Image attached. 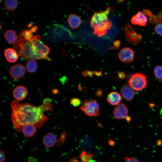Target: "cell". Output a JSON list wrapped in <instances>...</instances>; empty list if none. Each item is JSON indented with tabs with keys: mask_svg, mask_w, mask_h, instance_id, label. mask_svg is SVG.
<instances>
[{
	"mask_svg": "<svg viewBox=\"0 0 162 162\" xmlns=\"http://www.w3.org/2000/svg\"><path fill=\"white\" fill-rule=\"evenodd\" d=\"M51 103L50 99L46 98L42 105L37 106L28 103H20L16 100L12 101L10 104L11 118L14 128L21 132L22 127L26 124H32L36 128L42 127L48 119L45 112L52 110Z\"/></svg>",
	"mask_w": 162,
	"mask_h": 162,
	"instance_id": "obj_1",
	"label": "cell"
},
{
	"mask_svg": "<svg viewBox=\"0 0 162 162\" xmlns=\"http://www.w3.org/2000/svg\"><path fill=\"white\" fill-rule=\"evenodd\" d=\"M112 10L110 7L98 12H95L91 17L90 23L94 29L93 34L99 37L106 34L112 26V22L109 20L108 16Z\"/></svg>",
	"mask_w": 162,
	"mask_h": 162,
	"instance_id": "obj_2",
	"label": "cell"
},
{
	"mask_svg": "<svg viewBox=\"0 0 162 162\" xmlns=\"http://www.w3.org/2000/svg\"><path fill=\"white\" fill-rule=\"evenodd\" d=\"M13 48L20 57L28 60L39 59L34 52L30 42L24 38L16 41L13 44Z\"/></svg>",
	"mask_w": 162,
	"mask_h": 162,
	"instance_id": "obj_3",
	"label": "cell"
},
{
	"mask_svg": "<svg viewBox=\"0 0 162 162\" xmlns=\"http://www.w3.org/2000/svg\"><path fill=\"white\" fill-rule=\"evenodd\" d=\"M30 42L34 52L39 59H44L50 61L51 60L50 58L48 56L50 52V48L43 43L40 35H34Z\"/></svg>",
	"mask_w": 162,
	"mask_h": 162,
	"instance_id": "obj_4",
	"label": "cell"
},
{
	"mask_svg": "<svg viewBox=\"0 0 162 162\" xmlns=\"http://www.w3.org/2000/svg\"><path fill=\"white\" fill-rule=\"evenodd\" d=\"M128 83L134 91L138 92L146 88L148 84L146 75L139 73H135L132 75Z\"/></svg>",
	"mask_w": 162,
	"mask_h": 162,
	"instance_id": "obj_5",
	"label": "cell"
},
{
	"mask_svg": "<svg viewBox=\"0 0 162 162\" xmlns=\"http://www.w3.org/2000/svg\"><path fill=\"white\" fill-rule=\"evenodd\" d=\"M80 108L86 115L89 116H97L99 113L100 107L95 100L85 101Z\"/></svg>",
	"mask_w": 162,
	"mask_h": 162,
	"instance_id": "obj_6",
	"label": "cell"
},
{
	"mask_svg": "<svg viewBox=\"0 0 162 162\" xmlns=\"http://www.w3.org/2000/svg\"><path fill=\"white\" fill-rule=\"evenodd\" d=\"M126 39L128 42L134 45L139 43L142 40V36L137 34L130 25L128 24L124 27Z\"/></svg>",
	"mask_w": 162,
	"mask_h": 162,
	"instance_id": "obj_7",
	"label": "cell"
},
{
	"mask_svg": "<svg viewBox=\"0 0 162 162\" xmlns=\"http://www.w3.org/2000/svg\"><path fill=\"white\" fill-rule=\"evenodd\" d=\"M135 56V53L130 48L126 47L121 49L118 54V57L122 62L128 63L133 61Z\"/></svg>",
	"mask_w": 162,
	"mask_h": 162,
	"instance_id": "obj_8",
	"label": "cell"
},
{
	"mask_svg": "<svg viewBox=\"0 0 162 162\" xmlns=\"http://www.w3.org/2000/svg\"><path fill=\"white\" fill-rule=\"evenodd\" d=\"M26 69L25 66L21 64H18L12 66L9 70L11 76L14 79L22 78L25 74Z\"/></svg>",
	"mask_w": 162,
	"mask_h": 162,
	"instance_id": "obj_9",
	"label": "cell"
},
{
	"mask_svg": "<svg viewBox=\"0 0 162 162\" xmlns=\"http://www.w3.org/2000/svg\"><path fill=\"white\" fill-rule=\"evenodd\" d=\"M128 110L124 104L120 103L117 105L113 110V114L117 119H122L128 117Z\"/></svg>",
	"mask_w": 162,
	"mask_h": 162,
	"instance_id": "obj_10",
	"label": "cell"
},
{
	"mask_svg": "<svg viewBox=\"0 0 162 162\" xmlns=\"http://www.w3.org/2000/svg\"><path fill=\"white\" fill-rule=\"evenodd\" d=\"M130 21L133 25L145 26L147 24L148 19L142 12L139 11L131 17Z\"/></svg>",
	"mask_w": 162,
	"mask_h": 162,
	"instance_id": "obj_11",
	"label": "cell"
},
{
	"mask_svg": "<svg viewBox=\"0 0 162 162\" xmlns=\"http://www.w3.org/2000/svg\"><path fill=\"white\" fill-rule=\"evenodd\" d=\"M135 91L128 84H124L121 88L120 92L123 97L128 101H131L135 95Z\"/></svg>",
	"mask_w": 162,
	"mask_h": 162,
	"instance_id": "obj_12",
	"label": "cell"
},
{
	"mask_svg": "<svg viewBox=\"0 0 162 162\" xmlns=\"http://www.w3.org/2000/svg\"><path fill=\"white\" fill-rule=\"evenodd\" d=\"M142 12L148 17L149 22L152 24L162 22V7L159 12L156 15L152 14L148 9L143 10Z\"/></svg>",
	"mask_w": 162,
	"mask_h": 162,
	"instance_id": "obj_13",
	"label": "cell"
},
{
	"mask_svg": "<svg viewBox=\"0 0 162 162\" xmlns=\"http://www.w3.org/2000/svg\"><path fill=\"white\" fill-rule=\"evenodd\" d=\"M28 91L27 88L22 86H16L14 89L13 94L14 98L17 100H24L28 94Z\"/></svg>",
	"mask_w": 162,
	"mask_h": 162,
	"instance_id": "obj_14",
	"label": "cell"
},
{
	"mask_svg": "<svg viewBox=\"0 0 162 162\" xmlns=\"http://www.w3.org/2000/svg\"><path fill=\"white\" fill-rule=\"evenodd\" d=\"M57 139L56 135L52 132L45 134L43 137V142L44 145L48 148L54 146L57 142Z\"/></svg>",
	"mask_w": 162,
	"mask_h": 162,
	"instance_id": "obj_15",
	"label": "cell"
},
{
	"mask_svg": "<svg viewBox=\"0 0 162 162\" xmlns=\"http://www.w3.org/2000/svg\"><path fill=\"white\" fill-rule=\"evenodd\" d=\"M122 100L120 94L115 91L112 92L107 96V100L108 102L111 105H117L120 104Z\"/></svg>",
	"mask_w": 162,
	"mask_h": 162,
	"instance_id": "obj_16",
	"label": "cell"
},
{
	"mask_svg": "<svg viewBox=\"0 0 162 162\" xmlns=\"http://www.w3.org/2000/svg\"><path fill=\"white\" fill-rule=\"evenodd\" d=\"M4 55L7 60L9 62H16L18 58V55L16 51L12 48L6 49L4 51Z\"/></svg>",
	"mask_w": 162,
	"mask_h": 162,
	"instance_id": "obj_17",
	"label": "cell"
},
{
	"mask_svg": "<svg viewBox=\"0 0 162 162\" xmlns=\"http://www.w3.org/2000/svg\"><path fill=\"white\" fill-rule=\"evenodd\" d=\"M36 127L34 125L27 124L24 125L21 131L24 136L28 137H32L36 133Z\"/></svg>",
	"mask_w": 162,
	"mask_h": 162,
	"instance_id": "obj_18",
	"label": "cell"
},
{
	"mask_svg": "<svg viewBox=\"0 0 162 162\" xmlns=\"http://www.w3.org/2000/svg\"><path fill=\"white\" fill-rule=\"evenodd\" d=\"M68 22L70 26L72 29L78 28L81 24V20L78 15L71 14L68 17Z\"/></svg>",
	"mask_w": 162,
	"mask_h": 162,
	"instance_id": "obj_19",
	"label": "cell"
},
{
	"mask_svg": "<svg viewBox=\"0 0 162 162\" xmlns=\"http://www.w3.org/2000/svg\"><path fill=\"white\" fill-rule=\"evenodd\" d=\"M4 36L6 40L10 44H14L17 40V37L16 32L13 30L6 31L4 33Z\"/></svg>",
	"mask_w": 162,
	"mask_h": 162,
	"instance_id": "obj_20",
	"label": "cell"
},
{
	"mask_svg": "<svg viewBox=\"0 0 162 162\" xmlns=\"http://www.w3.org/2000/svg\"><path fill=\"white\" fill-rule=\"evenodd\" d=\"M37 29V27L35 26H33L29 30L24 29L20 33V37H24V38L30 42L34 35L33 34L36 32Z\"/></svg>",
	"mask_w": 162,
	"mask_h": 162,
	"instance_id": "obj_21",
	"label": "cell"
},
{
	"mask_svg": "<svg viewBox=\"0 0 162 162\" xmlns=\"http://www.w3.org/2000/svg\"><path fill=\"white\" fill-rule=\"evenodd\" d=\"M18 2L16 0H7L4 2V5L8 10L14 11L17 8Z\"/></svg>",
	"mask_w": 162,
	"mask_h": 162,
	"instance_id": "obj_22",
	"label": "cell"
},
{
	"mask_svg": "<svg viewBox=\"0 0 162 162\" xmlns=\"http://www.w3.org/2000/svg\"><path fill=\"white\" fill-rule=\"evenodd\" d=\"M26 67L28 72L31 73L35 72L38 68L36 61L34 59L29 60L26 63Z\"/></svg>",
	"mask_w": 162,
	"mask_h": 162,
	"instance_id": "obj_23",
	"label": "cell"
},
{
	"mask_svg": "<svg viewBox=\"0 0 162 162\" xmlns=\"http://www.w3.org/2000/svg\"><path fill=\"white\" fill-rule=\"evenodd\" d=\"M95 156L90 152L83 151L80 154V158L82 162H88Z\"/></svg>",
	"mask_w": 162,
	"mask_h": 162,
	"instance_id": "obj_24",
	"label": "cell"
},
{
	"mask_svg": "<svg viewBox=\"0 0 162 162\" xmlns=\"http://www.w3.org/2000/svg\"><path fill=\"white\" fill-rule=\"evenodd\" d=\"M82 75L84 77H92L94 75L97 76H100L102 75L101 71L97 70H85L82 72Z\"/></svg>",
	"mask_w": 162,
	"mask_h": 162,
	"instance_id": "obj_25",
	"label": "cell"
},
{
	"mask_svg": "<svg viewBox=\"0 0 162 162\" xmlns=\"http://www.w3.org/2000/svg\"><path fill=\"white\" fill-rule=\"evenodd\" d=\"M154 75L156 79L159 80H162V66L157 65L154 70Z\"/></svg>",
	"mask_w": 162,
	"mask_h": 162,
	"instance_id": "obj_26",
	"label": "cell"
},
{
	"mask_svg": "<svg viewBox=\"0 0 162 162\" xmlns=\"http://www.w3.org/2000/svg\"><path fill=\"white\" fill-rule=\"evenodd\" d=\"M66 136V133L65 132H62L59 138L58 139L56 143L57 146H60L64 143L65 141Z\"/></svg>",
	"mask_w": 162,
	"mask_h": 162,
	"instance_id": "obj_27",
	"label": "cell"
},
{
	"mask_svg": "<svg viewBox=\"0 0 162 162\" xmlns=\"http://www.w3.org/2000/svg\"><path fill=\"white\" fill-rule=\"evenodd\" d=\"M154 29L157 34L162 36V22L156 25L154 27Z\"/></svg>",
	"mask_w": 162,
	"mask_h": 162,
	"instance_id": "obj_28",
	"label": "cell"
},
{
	"mask_svg": "<svg viewBox=\"0 0 162 162\" xmlns=\"http://www.w3.org/2000/svg\"><path fill=\"white\" fill-rule=\"evenodd\" d=\"M70 104L73 106H79L81 103L80 99L78 98H74L70 100Z\"/></svg>",
	"mask_w": 162,
	"mask_h": 162,
	"instance_id": "obj_29",
	"label": "cell"
},
{
	"mask_svg": "<svg viewBox=\"0 0 162 162\" xmlns=\"http://www.w3.org/2000/svg\"><path fill=\"white\" fill-rule=\"evenodd\" d=\"M124 162H139V160L134 157H125L124 158Z\"/></svg>",
	"mask_w": 162,
	"mask_h": 162,
	"instance_id": "obj_30",
	"label": "cell"
},
{
	"mask_svg": "<svg viewBox=\"0 0 162 162\" xmlns=\"http://www.w3.org/2000/svg\"><path fill=\"white\" fill-rule=\"evenodd\" d=\"M103 94V91L100 88H98L96 91L95 92V95L96 97L101 98Z\"/></svg>",
	"mask_w": 162,
	"mask_h": 162,
	"instance_id": "obj_31",
	"label": "cell"
},
{
	"mask_svg": "<svg viewBox=\"0 0 162 162\" xmlns=\"http://www.w3.org/2000/svg\"><path fill=\"white\" fill-rule=\"evenodd\" d=\"M117 76L120 79L123 80L125 78V74L123 71H120L118 73Z\"/></svg>",
	"mask_w": 162,
	"mask_h": 162,
	"instance_id": "obj_32",
	"label": "cell"
},
{
	"mask_svg": "<svg viewBox=\"0 0 162 162\" xmlns=\"http://www.w3.org/2000/svg\"><path fill=\"white\" fill-rule=\"evenodd\" d=\"M0 162H4L5 159V154L4 152L1 150H0Z\"/></svg>",
	"mask_w": 162,
	"mask_h": 162,
	"instance_id": "obj_33",
	"label": "cell"
},
{
	"mask_svg": "<svg viewBox=\"0 0 162 162\" xmlns=\"http://www.w3.org/2000/svg\"><path fill=\"white\" fill-rule=\"evenodd\" d=\"M120 45V42L119 40H116L114 42L113 49H117Z\"/></svg>",
	"mask_w": 162,
	"mask_h": 162,
	"instance_id": "obj_34",
	"label": "cell"
},
{
	"mask_svg": "<svg viewBox=\"0 0 162 162\" xmlns=\"http://www.w3.org/2000/svg\"><path fill=\"white\" fill-rule=\"evenodd\" d=\"M69 162H81V161L76 157H74L70 159Z\"/></svg>",
	"mask_w": 162,
	"mask_h": 162,
	"instance_id": "obj_35",
	"label": "cell"
},
{
	"mask_svg": "<svg viewBox=\"0 0 162 162\" xmlns=\"http://www.w3.org/2000/svg\"><path fill=\"white\" fill-rule=\"evenodd\" d=\"M109 144L111 146H112L115 145V142L112 139H110L108 141Z\"/></svg>",
	"mask_w": 162,
	"mask_h": 162,
	"instance_id": "obj_36",
	"label": "cell"
},
{
	"mask_svg": "<svg viewBox=\"0 0 162 162\" xmlns=\"http://www.w3.org/2000/svg\"><path fill=\"white\" fill-rule=\"evenodd\" d=\"M28 161L29 162H37L36 159L32 157L29 158Z\"/></svg>",
	"mask_w": 162,
	"mask_h": 162,
	"instance_id": "obj_37",
	"label": "cell"
},
{
	"mask_svg": "<svg viewBox=\"0 0 162 162\" xmlns=\"http://www.w3.org/2000/svg\"><path fill=\"white\" fill-rule=\"evenodd\" d=\"M55 91H54V90H53V92L54 93H57V92H58V90L56 89H54Z\"/></svg>",
	"mask_w": 162,
	"mask_h": 162,
	"instance_id": "obj_38",
	"label": "cell"
}]
</instances>
